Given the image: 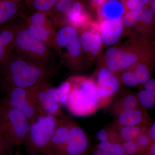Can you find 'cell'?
Listing matches in <instances>:
<instances>
[{"instance_id":"10","label":"cell","mask_w":155,"mask_h":155,"mask_svg":"<svg viewBox=\"0 0 155 155\" xmlns=\"http://www.w3.org/2000/svg\"><path fill=\"white\" fill-rule=\"evenodd\" d=\"M99 97L101 109H106L110 104L121 90V83L118 73L107 67L98 66L92 76Z\"/></svg>"},{"instance_id":"30","label":"cell","mask_w":155,"mask_h":155,"mask_svg":"<svg viewBox=\"0 0 155 155\" xmlns=\"http://www.w3.org/2000/svg\"><path fill=\"white\" fill-rule=\"evenodd\" d=\"M138 148V153L144 155L153 140L147 132L142 134L135 140Z\"/></svg>"},{"instance_id":"2","label":"cell","mask_w":155,"mask_h":155,"mask_svg":"<svg viewBox=\"0 0 155 155\" xmlns=\"http://www.w3.org/2000/svg\"><path fill=\"white\" fill-rule=\"evenodd\" d=\"M155 59V41L140 38H131L106 51L98 66H104L115 73L132 67L139 61Z\"/></svg>"},{"instance_id":"9","label":"cell","mask_w":155,"mask_h":155,"mask_svg":"<svg viewBox=\"0 0 155 155\" xmlns=\"http://www.w3.org/2000/svg\"><path fill=\"white\" fill-rule=\"evenodd\" d=\"M5 94L1 99L4 102L17 109L28 119L31 124L42 114L30 88L13 87L4 90Z\"/></svg>"},{"instance_id":"7","label":"cell","mask_w":155,"mask_h":155,"mask_svg":"<svg viewBox=\"0 0 155 155\" xmlns=\"http://www.w3.org/2000/svg\"><path fill=\"white\" fill-rule=\"evenodd\" d=\"M49 48L30 33L24 21L18 23L13 51L32 61L51 64Z\"/></svg>"},{"instance_id":"32","label":"cell","mask_w":155,"mask_h":155,"mask_svg":"<svg viewBox=\"0 0 155 155\" xmlns=\"http://www.w3.org/2000/svg\"><path fill=\"white\" fill-rule=\"evenodd\" d=\"M14 146L0 128V155H8L11 153Z\"/></svg>"},{"instance_id":"33","label":"cell","mask_w":155,"mask_h":155,"mask_svg":"<svg viewBox=\"0 0 155 155\" xmlns=\"http://www.w3.org/2000/svg\"><path fill=\"white\" fill-rule=\"evenodd\" d=\"M122 145L125 155H135L138 153V146L135 140L122 141Z\"/></svg>"},{"instance_id":"29","label":"cell","mask_w":155,"mask_h":155,"mask_svg":"<svg viewBox=\"0 0 155 155\" xmlns=\"http://www.w3.org/2000/svg\"><path fill=\"white\" fill-rule=\"evenodd\" d=\"M140 104L147 109H155V95L144 89H140L137 92Z\"/></svg>"},{"instance_id":"11","label":"cell","mask_w":155,"mask_h":155,"mask_svg":"<svg viewBox=\"0 0 155 155\" xmlns=\"http://www.w3.org/2000/svg\"><path fill=\"white\" fill-rule=\"evenodd\" d=\"M32 94L40 110L43 114H48L59 117L63 114L57 87L47 80L31 87Z\"/></svg>"},{"instance_id":"35","label":"cell","mask_w":155,"mask_h":155,"mask_svg":"<svg viewBox=\"0 0 155 155\" xmlns=\"http://www.w3.org/2000/svg\"><path fill=\"white\" fill-rule=\"evenodd\" d=\"M148 134L152 139L153 141L155 140V121L153 122L152 125L149 127L147 131Z\"/></svg>"},{"instance_id":"27","label":"cell","mask_w":155,"mask_h":155,"mask_svg":"<svg viewBox=\"0 0 155 155\" xmlns=\"http://www.w3.org/2000/svg\"><path fill=\"white\" fill-rule=\"evenodd\" d=\"M59 0H25V7L31 11L49 13Z\"/></svg>"},{"instance_id":"6","label":"cell","mask_w":155,"mask_h":155,"mask_svg":"<svg viewBox=\"0 0 155 155\" xmlns=\"http://www.w3.org/2000/svg\"><path fill=\"white\" fill-rule=\"evenodd\" d=\"M30 125L20 111L0 100V128L14 147L24 144Z\"/></svg>"},{"instance_id":"34","label":"cell","mask_w":155,"mask_h":155,"mask_svg":"<svg viewBox=\"0 0 155 155\" xmlns=\"http://www.w3.org/2000/svg\"><path fill=\"white\" fill-rule=\"evenodd\" d=\"M139 87V90L144 89L155 95V78H151L143 85Z\"/></svg>"},{"instance_id":"37","label":"cell","mask_w":155,"mask_h":155,"mask_svg":"<svg viewBox=\"0 0 155 155\" xmlns=\"http://www.w3.org/2000/svg\"><path fill=\"white\" fill-rule=\"evenodd\" d=\"M143 155H155V140L153 142Z\"/></svg>"},{"instance_id":"43","label":"cell","mask_w":155,"mask_h":155,"mask_svg":"<svg viewBox=\"0 0 155 155\" xmlns=\"http://www.w3.org/2000/svg\"><path fill=\"white\" fill-rule=\"evenodd\" d=\"M122 1H123V2H124V0H122Z\"/></svg>"},{"instance_id":"18","label":"cell","mask_w":155,"mask_h":155,"mask_svg":"<svg viewBox=\"0 0 155 155\" xmlns=\"http://www.w3.org/2000/svg\"><path fill=\"white\" fill-rule=\"evenodd\" d=\"M98 25L103 44L107 46L116 45L124 33L125 28L122 19L116 20L100 19Z\"/></svg>"},{"instance_id":"22","label":"cell","mask_w":155,"mask_h":155,"mask_svg":"<svg viewBox=\"0 0 155 155\" xmlns=\"http://www.w3.org/2000/svg\"><path fill=\"white\" fill-rule=\"evenodd\" d=\"M97 9L100 19L106 20L122 19L126 12L122 0H107Z\"/></svg>"},{"instance_id":"31","label":"cell","mask_w":155,"mask_h":155,"mask_svg":"<svg viewBox=\"0 0 155 155\" xmlns=\"http://www.w3.org/2000/svg\"><path fill=\"white\" fill-rule=\"evenodd\" d=\"M151 0H124L126 11H137L150 7Z\"/></svg>"},{"instance_id":"24","label":"cell","mask_w":155,"mask_h":155,"mask_svg":"<svg viewBox=\"0 0 155 155\" xmlns=\"http://www.w3.org/2000/svg\"><path fill=\"white\" fill-rule=\"evenodd\" d=\"M155 67V59H150L139 61L129 68L133 71L140 87L152 78Z\"/></svg>"},{"instance_id":"1","label":"cell","mask_w":155,"mask_h":155,"mask_svg":"<svg viewBox=\"0 0 155 155\" xmlns=\"http://www.w3.org/2000/svg\"><path fill=\"white\" fill-rule=\"evenodd\" d=\"M51 64H43L13 51L0 64V89L30 88L57 75Z\"/></svg>"},{"instance_id":"23","label":"cell","mask_w":155,"mask_h":155,"mask_svg":"<svg viewBox=\"0 0 155 155\" xmlns=\"http://www.w3.org/2000/svg\"><path fill=\"white\" fill-rule=\"evenodd\" d=\"M25 4L13 0H0V26L22 16Z\"/></svg>"},{"instance_id":"21","label":"cell","mask_w":155,"mask_h":155,"mask_svg":"<svg viewBox=\"0 0 155 155\" xmlns=\"http://www.w3.org/2000/svg\"><path fill=\"white\" fill-rule=\"evenodd\" d=\"M81 0H75L70 6L66 17V25L73 26L79 31L92 22Z\"/></svg>"},{"instance_id":"41","label":"cell","mask_w":155,"mask_h":155,"mask_svg":"<svg viewBox=\"0 0 155 155\" xmlns=\"http://www.w3.org/2000/svg\"><path fill=\"white\" fill-rule=\"evenodd\" d=\"M13 1H15V2H22L23 1H25V0H13Z\"/></svg>"},{"instance_id":"28","label":"cell","mask_w":155,"mask_h":155,"mask_svg":"<svg viewBox=\"0 0 155 155\" xmlns=\"http://www.w3.org/2000/svg\"><path fill=\"white\" fill-rule=\"evenodd\" d=\"M121 83L129 87H136L139 84L135 74L130 68L118 72Z\"/></svg>"},{"instance_id":"26","label":"cell","mask_w":155,"mask_h":155,"mask_svg":"<svg viewBox=\"0 0 155 155\" xmlns=\"http://www.w3.org/2000/svg\"><path fill=\"white\" fill-rule=\"evenodd\" d=\"M149 126L140 125L122 127L116 130L122 141L135 140L142 134L147 132Z\"/></svg>"},{"instance_id":"42","label":"cell","mask_w":155,"mask_h":155,"mask_svg":"<svg viewBox=\"0 0 155 155\" xmlns=\"http://www.w3.org/2000/svg\"><path fill=\"white\" fill-rule=\"evenodd\" d=\"M91 1V0H81V2L83 3V2H87V1Z\"/></svg>"},{"instance_id":"25","label":"cell","mask_w":155,"mask_h":155,"mask_svg":"<svg viewBox=\"0 0 155 155\" xmlns=\"http://www.w3.org/2000/svg\"><path fill=\"white\" fill-rule=\"evenodd\" d=\"M75 1L59 0L52 10L49 13L50 18L57 30L66 25V14Z\"/></svg>"},{"instance_id":"16","label":"cell","mask_w":155,"mask_h":155,"mask_svg":"<svg viewBox=\"0 0 155 155\" xmlns=\"http://www.w3.org/2000/svg\"><path fill=\"white\" fill-rule=\"evenodd\" d=\"M90 146L86 132L73 120L64 155H85Z\"/></svg>"},{"instance_id":"36","label":"cell","mask_w":155,"mask_h":155,"mask_svg":"<svg viewBox=\"0 0 155 155\" xmlns=\"http://www.w3.org/2000/svg\"><path fill=\"white\" fill-rule=\"evenodd\" d=\"M107 0H91V3L93 8L97 9Z\"/></svg>"},{"instance_id":"8","label":"cell","mask_w":155,"mask_h":155,"mask_svg":"<svg viewBox=\"0 0 155 155\" xmlns=\"http://www.w3.org/2000/svg\"><path fill=\"white\" fill-rule=\"evenodd\" d=\"M122 21L125 31H128L131 38H140L154 41L155 18L150 7L126 11Z\"/></svg>"},{"instance_id":"40","label":"cell","mask_w":155,"mask_h":155,"mask_svg":"<svg viewBox=\"0 0 155 155\" xmlns=\"http://www.w3.org/2000/svg\"><path fill=\"white\" fill-rule=\"evenodd\" d=\"M8 155H22L21 153V151H20V149L18 148V149L14 153H11Z\"/></svg>"},{"instance_id":"5","label":"cell","mask_w":155,"mask_h":155,"mask_svg":"<svg viewBox=\"0 0 155 155\" xmlns=\"http://www.w3.org/2000/svg\"><path fill=\"white\" fill-rule=\"evenodd\" d=\"M58 122V117L48 114L40 116L31 124L24 144L29 155H43Z\"/></svg>"},{"instance_id":"4","label":"cell","mask_w":155,"mask_h":155,"mask_svg":"<svg viewBox=\"0 0 155 155\" xmlns=\"http://www.w3.org/2000/svg\"><path fill=\"white\" fill-rule=\"evenodd\" d=\"M54 49L58 52L61 64L69 70L79 72L87 68L79 32L73 26L66 25L57 29Z\"/></svg>"},{"instance_id":"14","label":"cell","mask_w":155,"mask_h":155,"mask_svg":"<svg viewBox=\"0 0 155 155\" xmlns=\"http://www.w3.org/2000/svg\"><path fill=\"white\" fill-rule=\"evenodd\" d=\"M73 121L64 113L58 117V125L43 155H64Z\"/></svg>"},{"instance_id":"15","label":"cell","mask_w":155,"mask_h":155,"mask_svg":"<svg viewBox=\"0 0 155 155\" xmlns=\"http://www.w3.org/2000/svg\"><path fill=\"white\" fill-rule=\"evenodd\" d=\"M152 123L147 109L141 106L123 111L115 116L110 127L117 130L125 126L143 125L150 127Z\"/></svg>"},{"instance_id":"3","label":"cell","mask_w":155,"mask_h":155,"mask_svg":"<svg viewBox=\"0 0 155 155\" xmlns=\"http://www.w3.org/2000/svg\"><path fill=\"white\" fill-rule=\"evenodd\" d=\"M70 87L63 106L73 116L85 117L101 109L99 97L92 77L72 75L68 78Z\"/></svg>"},{"instance_id":"12","label":"cell","mask_w":155,"mask_h":155,"mask_svg":"<svg viewBox=\"0 0 155 155\" xmlns=\"http://www.w3.org/2000/svg\"><path fill=\"white\" fill-rule=\"evenodd\" d=\"M24 22L31 33L35 38L44 43L50 48H54V39L57 29L49 13L35 12L24 18Z\"/></svg>"},{"instance_id":"38","label":"cell","mask_w":155,"mask_h":155,"mask_svg":"<svg viewBox=\"0 0 155 155\" xmlns=\"http://www.w3.org/2000/svg\"><path fill=\"white\" fill-rule=\"evenodd\" d=\"M93 155H111L110 154H109L107 153L103 152L101 151L100 150L97 149V150H96L95 151L94 153L93 154Z\"/></svg>"},{"instance_id":"19","label":"cell","mask_w":155,"mask_h":155,"mask_svg":"<svg viewBox=\"0 0 155 155\" xmlns=\"http://www.w3.org/2000/svg\"><path fill=\"white\" fill-rule=\"evenodd\" d=\"M117 95L109 106V112L113 117L123 111L142 106L140 104L137 92L127 90Z\"/></svg>"},{"instance_id":"17","label":"cell","mask_w":155,"mask_h":155,"mask_svg":"<svg viewBox=\"0 0 155 155\" xmlns=\"http://www.w3.org/2000/svg\"><path fill=\"white\" fill-rule=\"evenodd\" d=\"M96 138L100 141L97 149L111 155H125L118 133L110 127L98 131Z\"/></svg>"},{"instance_id":"20","label":"cell","mask_w":155,"mask_h":155,"mask_svg":"<svg viewBox=\"0 0 155 155\" xmlns=\"http://www.w3.org/2000/svg\"><path fill=\"white\" fill-rule=\"evenodd\" d=\"M17 27L14 21L0 26V64L13 51Z\"/></svg>"},{"instance_id":"39","label":"cell","mask_w":155,"mask_h":155,"mask_svg":"<svg viewBox=\"0 0 155 155\" xmlns=\"http://www.w3.org/2000/svg\"><path fill=\"white\" fill-rule=\"evenodd\" d=\"M150 7L151 10H152L155 18V0H151Z\"/></svg>"},{"instance_id":"13","label":"cell","mask_w":155,"mask_h":155,"mask_svg":"<svg viewBox=\"0 0 155 155\" xmlns=\"http://www.w3.org/2000/svg\"><path fill=\"white\" fill-rule=\"evenodd\" d=\"M78 32L84 61L89 67L99 55L104 45L98 23L92 22Z\"/></svg>"}]
</instances>
